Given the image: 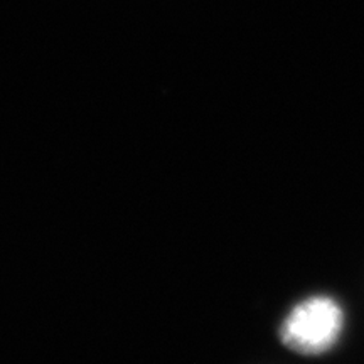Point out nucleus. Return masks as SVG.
<instances>
[{"mask_svg":"<svg viewBox=\"0 0 364 364\" xmlns=\"http://www.w3.org/2000/svg\"><path fill=\"white\" fill-rule=\"evenodd\" d=\"M343 329V311L332 299L300 302L282 326V343L295 353L318 354L331 349Z\"/></svg>","mask_w":364,"mask_h":364,"instance_id":"nucleus-1","label":"nucleus"}]
</instances>
